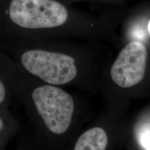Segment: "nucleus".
Returning <instances> with one entry per match:
<instances>
[{
    "mask_svg": "<svg viewBox=\"0 0 150 150\" xmlns=\"http://www.w3.org/2000/svg\"><path fill=\"white\" fill-rule=\"evenodd\" d=\"M32 98L43 121L54 134L68 129L74 112V100L63 89L51 85L42 86L33 91Z\"/></svg>",
    "mask_w": 150,
    "mask_h": 150,
    "instance_id": "nucleus-3",
    "label": "nucleus"
},
{
    "mask_svg": "<svg viewBox=\"0 0 150 150\" xmlns=\"http://www.w3.org/2000/svg\"><path fill=\"white\" fill-rule=\"evenodd\" d=\"M5 95H6V91H5V88L2 82L0 81V104L3 102V100L5 98Z\"/></svg>",
    "mask_w": 150,
    "mask_h": 150,
    "instance_id": "nucleus-7",
    "label": "nucleus"
},
{
    "mask_svg": "<svg viewBox=\"0 0 150 150\" xmlns=\"http://www.w3.org/2000/svg\"><path fill=\"white\" fill-rule=\"evenodd\" d=\"M8 15L15 24L27 29L62 27L70 18L68 9L56 0H11Z\"/></svg>",
    "mask_w": 150,
    "mask_h": 150,
    "instance_id": "nucleus-1",
    "label": "nucleus"
},
{
    "mask_svg": "<svg viewBox=\"0 0 150 150\" xmlns=\"http://www.w3.org/2000/svg\"><path fill=\"white\" fill-rule=\"evenodd\" d=\"M3 126H4V124H3V121L1 120V119L0 118V131L3 128Z\"/></svg>",
    "mask_w": 150,
    "mask_h": 150,
    "instance_id": "nucleus-9",
    "label": "nucleus"
},
{
    "mask_svg": "<svg viewBox=\"0 0 150 150\" xmlns=\"http://www.w3.org/2000/svg\"><path fill=\"white\" fill-rule=\"evenodd\" d=\"M108 136L104 129L94 127L81 135L74 150H106Z\"/></svg>",
    "mask_w": 150,
    "mask_h": 150,
    "instance_id": "nucleus-5",
    "label": "nucleus"
},
{
    "mask_svg": "<svg viewBox=\"0 0 150 150\" xmlns=\"http://www.w3.org/2000/svg\"><path fill=\"white\" fill-rule=\"evenodd\" d=\"M147 50L141 41L129 42L112 65L110 76L114 83L123 88L139 83L143 79L147 66Z\"/></svg>",
    "mask_w": 150,
    "mask_h": 150,
    "instance_id": "nucleus-4",
    "label": "nucleus"
},
{
    "mask_svg": "<svg viewBox=\"0 0 150 150\" xmlns=\"http://www.w3.org/2000/svg\"><path fill=\"white\" fill-rule=\"evenodd\" d=\"M147 31H148V33H149V34L150 35V20H149V22H148V23H147Z\"/></svg>",
    "mask_w": 150,
    "mask_h": 150,
    "instance_id": "nucleus-8",
    "label": "nucleus"
},
{
    "mask_svg": "<svg viewBox=\"0 0 150 150\" xmlns=\"http://www.w3.org/2000/svg\"><path fill=\"white\" fill-rule=\"evenodd\" d=\"M137 140L140 145L145 150H150V123L144 124L136 132Z\"/></svg>",
    "mask_w": 150,
    "mask_h": 150,
    "instance_id": "nucleus-6",
    "label": "nucleus"
},
{
    "mask_svg": "<svg viewBox=\"0 0 150 150\" xmlns=\"http://www.w3.org/2000/svg\"><path fill=\"white\" fill-rule=\"evenodd\" d=\"M21 63L28 72L52 85L70 83L78 72L74 58L60 52L28 50L22 55Z\"/></svg>",
    "mask_w": 150,
    "mask_h": 150,
    "instance_id": "nucleus-2",
    "label": "nucleus"
}]
</instances>
